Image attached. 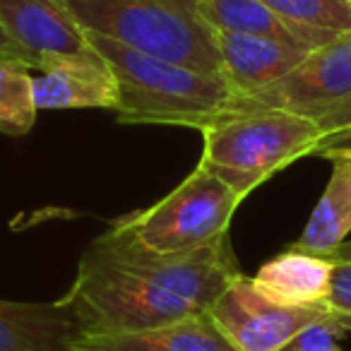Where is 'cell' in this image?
Instances as JSON below:
<instances>
[{"label": "cell", "mask_w": 351, "mask_h": 351, "mask_svg": "<svg viewBox=\"0 0 351 351\" xmlns=\"http://www.w3.org/2000/svg\"><path fill=\"white\" fill-rule=\"evenodd\" d=\"M118 84L113 111L121 123L186 125L202 130L231 106L234 92L221 75L137 53L118 41L87 34Z\"/></svg>", "instance_id": "1"}, {"label": "cell", "mask_w": 351, "mask_h": 351, "mask_svg": "<svg viewBox=\"0 0 351 351\" xmlns=\"http://www.w3.org/2000/svg\"><path fill=\"white\" fill-rule=\"evenodd\" d=\"M84 34L118 41L137 53L221 75L217 34L202 0H58Z\"/></svg>", "instance_id": "2"}, {"label": "cell", "mask_w": 351, "mask_h": 351, "mask_svg": "<svg viewBox=\"0 0 351 351\" xmlns=\"http://www.w3.org/2000/svg\"><path fill=\"white\" fill-rule=\"evenodd\" d=\"M197 164L241 200L293 161L315 154L322 132L315 123L287 111L226 113L202 128Z\"/></svg>", "instance_id": "3"}, {"label": "cell", "mask_w": 351, "mask_h": 351, "mask_svg": "<svg viewBox=\"0 0 351 351\" xmlns=\"http://www.w3.org/2000/svg\"><path fill=\"white\" fill-rule=\"evenodd\" d=\"M82 335L149 330L202 313L188 298L84 250L68 293L60 298Z\"/></svg>", "instance_id": "4"}, {"label": "cell", "mask_w": 351, "mask_h": 351, "mask_svg": "<svg viewBox=\"0 0 351 351\" xmlns=\"http://www.w3.org/2000/svg\"><path fill=\"white\" fill-rule=\"evenodd\" d=\"M241 197L200 164L178 188L113 224L152 253H191L229 234Z\"/></svg>", "instance_id": "5"}, {"label": "cell", "mask_w": 351, "mask_h": 351, "mask_svg": "<svg viewBox=\"0 0 351 351\" xmlns=\"http://www.w3.org/2000/svg\"><path fill=\"white\" fill-rule=\"evenodd\" d=\"M250 111L301 116L320 128L322 140L351 130V32L313 49L306 60L277 82L234 97L226 113Z\"/></svg>", "instance_id": "6"}, {"label": "cell", "mask_w": 351, "mask_h": 351, "mask_svg": "<svg viewBox=\"0 0 351 351\" xmlns=\"http://www.w3.org/2000/svg\"><path fill=\"white\" fill-rule=\"evenodd\" d=\"M87 250L116 267L159 284L161 289L176 296L188 298L202 311H207L215 298L239 274H243L231 248L229 234L212 245L191 250V253H152L135 243L121 226L113 224Z\"/></svg>", "instance_id": "7"}, {"label": "cell", "mask_w": 351, "mask_h": 351, "mask_svg": "<svg viewBox=\"0 0 351 351\" xmlns=\"http://www.w3.org/2000/svg\"><path fill=\"white\" fill-rule=\"evenodd\" d=\"M207 313L239 351H287L293 337L332 315L327 303L311 308L277 306L267 301L245 274H239Z\"/></svg>", "instance_id": "8"}, {"label": "cell", "mask_w": 351, "mask_h": 351, "mask_svg": "<svg viewBox=\"0 0 351 351\" xmlns=\"http://www.w3.org/2000/svg\"><path fill=\"white\" fill-rule=\"evenodd\" d=\"M0 27L22 51L29 70L94 53L87 34L58 0H0Z\"/></svg>", "instance_id": "9"}, {"label": "cell", "mask_w": 351, "mask_h": 351, "mask_svg": "<svg viewBox=\"0 0 351 351\" xmlns=\"http://www.w3.org/2000/svg\"><path fill=\"white\" fill-rule=\"evenodd\" d=\"M32 92L39 111L63 108H116L118 84L108 63L94 51L63 58L32 75Z\"/></svg>", "instance_id": "10"}, {"label": "cell", "mask_w": 351, "mask_h": 351, "mask_svg": "<svg viewBox=\"0 0 351 351\" xmlns=\"http://www.w3.org/2000/svg\"><path fill=\"white\" fill-rule=\"evenodd\" d=\"M215 34L221 77L226 80L234 97H243L277 82L311 53L301 46L284 44L267 36L231 34V32H215Z\"/></svg>", "instance_id": "11"}, {"label": "cell", "mask_w": 351, "mask_h": 351, "mask_svg": "<svg viewBox=\"0 0 351 351\" xmlns=\"http://www.w3.org/2000/svg\"><path fill=\"white\" fill-rule=\"evenodd\" d=\"M73 351H239L207 311L149 330L80 335Z\"/></svg>", "instance_id": "12"}, {"label": "cell", "mask_w": 351, "mask_h": 351, "mask_svg": "<svg viewBox=\"0 0 351 351\" xmlns=\"http://www.w3.org/2000/svg\"><path fill=\"white\" fill-rule=\"evenodd\" d=\"M335 263L322 255L298 253L287 248L265 263L255 277H250L253 287L267 301L284 308H311L327 303L332 287Z\"/></svg>", "instance_id": "13"}, {"label": "cell", "mask_w": 351, "mask_h": 351, "mask_svg": "<svg viewBox=\"0 0 351 351\" xmlns=\"http://www.w3.org/2000/svg\"><path fill=\"white\" fill-rule=\"evenodd\" d=\"M82 335L60 301H0V351H73Z\"/></svg>", "instance_id": "14"}, {"label": "cell", "mask_w": 351, "mask_h": 351, "mask_svg": "<svg viewBox=\"0 0 351 351\" xmlns=\"http://www.w3.org/2000/svg\"><path fill=\"white\" fill-rule=\"evenodd\" d=\"M332 164L330 181L313 207L301 236L289 248L298 253L327 255L351 234V152L327 156Z\"/></svg>", "instance_id": "15"}, {"label": "cell", "mask_w": 351, "mask_h": 351, "mask_svg": "<svg viewBox=\"0 0 351 351\" xmlns=\"http://www.w3.org/2000/svg\"><path fill=\"white\" fill-rule=\"evenodd\" d=\"M202 17L215 32L231 34L267 36L284 44L301 46V49H320L327 41L322 36H313L296 27L287 25L279 15H274L263 0H202Z\"/></svg>", "instance_id": "16"}, {"label": "cell", "mask_w": 351, "mask_h": 351, "mask_svg": "<svg viewBox=\"0 0 351 351\" xmlns=\"http://www.w3.org/2000/svg\"><path fill=\"white\" fill-rule=\"evenodd\" d=\"M287 25L322 39L351 32V0H263Z\"/></svg>", "instance_id": "17"}, {"label": "cell", "mask_w": 351, "mask_h": 351, "mask_svg": "<svg viewBox=\"0 0 351 351\" xmlns=\"http://www.w3.org/2000/svg\"><path fill=\"white\" fill-rule=\"evenodd\" d=\"M36 113L29 70L0 60V135L25 137L34 128Z\"/></svg>", "instance_id": "18"}, {"label": "cell", "mask_w": 351, "mask_h": 351, "mask_svg": "<svg viewBox=\"0 0 351 351\" xmlns=\"http://www.w3.org/2000/svg\"><path fill=\"white\" fill-rule=\"evenodd\" d=\"M346 332L337 322L335 313L320 322H313L311 327L293 337V341L287 346V351H341L339 339Z\"/></svg>", "instance_id": "19"}, {"label": "cell", "mask_w": 351, "mask_h": 351, "mask_svg": "<svg viewBox=\"0 0 351 351\" xmlns=\"http://www.w3.org/2000/svg\"><path fill=\"white\" fill-rule=\"evenodd\" d=\"M327 306L335 315H351V263H335Z\"/></svg>", "instance_id": "20"}, {"label": "cell", "mask_w": 351, "mask_h": 351, "mask_svg": "<svg viewBox=\"0 0 351 351\" xmlns=\"http://www.w3.org/2000/svg\"><path fill=\"white\" fill-rule=\"evenodd\" d=\"M341 152H351V130L339 132V135H332V137H325V140L317 145L315 156L327 159V156L341 154Z\"/></svg>", "instance_id": "21"}, {"label": "cell", "mask_w": 351, "mask_h": 351, "mask_svg": "<svg viewBox=\"0 0 351 351\" xmlns=\"http://www.w3.org/2000/svg\"><path fill=\"white\" fill-rule=\"evenodd\" d=\"M0 60H5V63L22 65V68L29 70V63H27V58L22 56V51L17 49L15 44H12L10 36L5 34V29H3V27H0Z\"/></svg>", "instance_id": "22"}, {"label": "cell", "mask_w": 351, "mask_h": 351, "mask_svg": "<svg viewBox=\"0 0 351 351\" xmlns=\"http://www.w3.org/2000/svg\"><path fill=\"white\" fill-rule=\"evenodd\" d=\"M327 258H330L332 263H351V239H346L344 243H341L337 250H332Z\"/></svg>", "instance_id": "23"}, {"label": "cell", "mask_w": 351, "mask_h": 351, "mask_svg": "<svg viewBox=\"0 0 351 351\" xmlns=\"http://www.w3.org/2000/svg\"><path fill=\"white\" fill-rule=\"evenodd\" d=\"M337 322L341 325V330L346 332V335H351V315H335Z\"/></svg>", "instance_id": "24"}]
</instances>
